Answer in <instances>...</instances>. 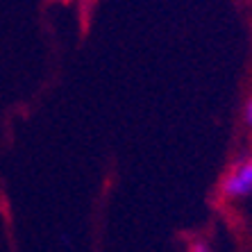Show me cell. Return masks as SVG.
Wrapping results in <instances>:
<instances>
[{"instance_id": "cell-1", "label": "cell", "mask_w": 252, "mask_h": 252, "mask_svg": "<svg viewBox=\"0 0 252 252\" xmlns=\"http://www.w3.org/2000/svg\"><path fill=\"white\" fill-rule=\"evenodd\" d=\"M223 189H225V195H232V198H234V195L250 193L252 191V161L239 166V168L225 180Z\"/></svg>"}, {"instance_id": "cell-2", "label": "cell", "mask_w": 252, "mask_h": 252, "mask_svg": "<svg viewBox=\"0 0 252 252\" xmlns=\"http://www.w3.org/2000/svg\"><path fill=\"white\" fill-rule=\"evenodd\" d=\"M246 118H248V123L252 125V100L248 102V109H246Z\"/></svg>"}, {"instance_id": "cell-3", "label": "cell", "mask_w": 252, "mask_h": 252, "mask_svg": "<svg viewBox=\"0 0 252 252\" xmlns=\"http://www.w3.org/2000/svg\"><path fill=\"white\" fill-rule=\"evenodd\" d=\"M191 252H209V250H207V248L202 246V243H195V246L191 248Z\"/></svg>"}]
</instances>
